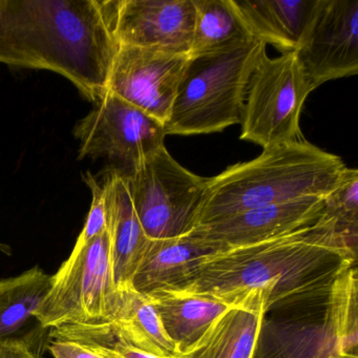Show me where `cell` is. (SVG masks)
Masks as SVG:
<instances>
[{"mask_svg": "<svg viewBox=\"0 0 358 358\" xmlns=\"http://www.w3.org/2000/svg\"><path fill=\"white\" fill-rule=\"evenodd\" d=\"M265 315L248 308H229L177 358H252Z\"/></svg>", "mask_w": 358, "mask_h": 358, "instance_id": "cell-19", "label": "cell"}, {"mask_svg": "<svg viewBox=\"0 0 358 358\" xmlns=\"http://www.w3.org/2000/svg\"><path fill=\"white\" fill-rule=\"evenodd\" d=\"M102 5L119 45L189 54L194 0H118Z\"/></svg>", "mask_w": 358, "mask_h": 358, "instance_id": "cell-12", "label": "cell"}, {"mask_svg": "<svg viewBox=\"0 0 358 358\" xmlns=\"http://www.w3.org/2000/svg\"><path fill=\"white\" fill-rule=\"evenodd\" d=\"M127 181L144 232L158 240L185 236L194 227L209 178L184 169L164 146Z\"/></svg>", "mask_w": 358, "mask_h": 358, "instance_id": "cell-8", "label": "cell"}, {"mask_svg": "<svg viewBox=\"0 0 358 358\" xmlns=\"http://www.w3.org/2000/svg\"><path fill=\"white\" fill-rule=\"evenodd\" d=\"M108 324L116 336L137 349L161 357L180 355L148 295L133 286L117 290Z\"/></svg>", "mask_w": 358, "mask_h": 358, "instance_id": "cell-17", "label": "cell"}, {"mask_svg": "<svg viewBox=\"0 0 358 358\" xmlns=\"http://www.w3.org/2000/svg\"><path fill=\"white\" fill-rule=\"evenodd\" d=\"M357 284L352 266L328 296L266 314L252 358H358Z\"/></svg>", "mask_w": 358, "mask_h": 358, "instance_id": "cell-5", "label": "cell"}, {"mask_svg": "<svg viewBox=\"0 0 358 358\" xmlns=\"http://www.w3.org/2000/svg\"><path fill=\"white\" fill-rule=\"evenodd\" d=\"M10 250H11V249H10V247L7 246V245L0 244V252L8 253V255H9Z\"/></svg>", "mask_w": 358, "mask_h": 358, "instance_id": "cell-26", "label": "cell"}, {"mask_svg": "<svg viewBox=\"0 0 358 358\" xmlns=\"http://www.w3.org/2000/svg\"><path fill=\"white\" fill-rule=\"evenodd\" d=\"M356 259L357 248L320 215L294 231L205 255L182 290L268 314L328 296Z\"/></svg>", "mask_w": 358, "mask_h": 358, "instance_id": "cell-1", "label": "cell"}, {"mask_svg": "<svg viewBox=\"0 0 358 358\" xmlns=\"http://www.w3.org/2000/svg\"><path fill=\"white\" fill-rule=\"evenodd\" d=\"M97 0H0V62L57 73L90 101L106 91L118 50Z\"/></svg>", "mask_w": 358, "mask_h": 358, "instance_id": "cell-2", "label": "cell"}, {"mask_svg": "<svg viewBox=\"0 0 358 358\" xmlns=\"http://www.w3.org/2000/svg\"><path fill=\"white\" fill-rule=\"evenodd\" d=\"M189 59L159 48L119 45L106 91L165 125Z\"/></svg>", "mask_w": 358, "mask_h": 358, "instance_id": "cell-11", "label": "cell"}, {"mask_svg": "<svg viewBox=\"0 0 358 358\" xmlns=\"http://www.w3.org/2000/svg\"><path fill=\"white\" fill-rule=\"evenodd\" d=\"M94 103L73 131L80 142L78 159H103L106 171L129 179L144 161L164 148V124L108 91Z\"/></svg>", "mask_w": 358, "mask_h": 358, "instance_id": "cell-7", "label": "cell"}, {"mask_svg": "<svg viewBox=\"0 0 358 358\" xmlns=\"http://www.w3.org/2000/svg\"><path fill=\"white\" fill-rule=\"evenodd\" d=\"M49 350L54 358H106L80 341L53 338Z\"/></svg>", "mask_w": 358, "mask_h": 358, "instance_id": "cell-24", "label": "cell"}, {"mask_svg": "<svg viewBox=\"0 0 358 358\" xmlns=\"http://www.w3.org/2000/svg\"><path fill=\"white\" fill-rule=\"evenodd\" d=\"M266 47L251 37L190 57L164 125L166 136L219 133L241 124L251 77Z\"/></svg>", "mask_w": 358, "mask_h": 358, "instance_id": "cell-4", "label": "cell"}, {"mask_svg": "<svg viewBox=\"0 0 358 358\" xmlns=\"http://www.w3.org/2000/svg\"><path fill=\"white\" fill-rule=\"evenodd\" d=\"M208 253L200 242L187 234L150 240L131 286L145 295L184 288L202 257Z\"/></svg>", "mask_w": 358, "mask_h": 358, "instance_id": "cell-16", "label": "cell"}, {"mask_svg": "<svg viewBox=\"0 0 358 358\" xmlns=\"http://www.w3.org/2000/svg\"><path fill=\"white\" fill-rule=\"evenodd\" d=\"M116 293L106 229L83 246L74 247L52 275L51 288L34 317L45 329L108 324Z\"/></svg>", "mask_w": 358, "mask_h": 358, "instance_id": "cell-6", "label": "cell"}, {"mask_svg": "<svg viewBox=\"0 0 358 358\" xmlns=\"http://www.w3.org/2000/svg\"><path fill=\"white\" fill-rule=\"evenodd\" d=\"M322 215L332 221L336 231L357 248V169H347L338 185L324 196Z\"/></svg>", "mask_w": 358, "mask_h": 358, "instance_id": "cell-22", "label": "cell"}, {"mask_svg": "<svg viewBox=\"0 0 358 358\" xmlns=\"http://www.w3.org/2000/svg\"><path fill=\"white\" fill-rule=\"evenodd\" d=\"M0 358H41L26 341L18 338L0 343Z\"/></svg>", "mask_w": 358, "mask_h": 358, "instance_id": "cell-25", "label": "cell"}, {"mask_svg": "<svg viewBox=\"0 0 358 358\" xmlns=\"http://www.w3.org/2000/svg\"><path fill=\"white\" fill-rule=\"evenodd\" d=\"M312 92L294 52L266 54L251 77L241 139L263 150L301 139V110Z\"/></svg>", "mask_w": 358, "mask_h": 358, "instance_id": "cell-9", "label": "cell"}, {"mask_svg": "<svg viewBox=\"0 0 358 358\" xmlns=\"http://www.w3.org/2000/svg\"><path fill=\"white\" fill-rule=\"evenodd\" d=\"M194 9L190 57L219 51L252 37L231 0H194Z\"/></svg>", "mask_w": 358, "mask_h": 358, "instance_id": "cell-21", "label": "cell"}, {"mask_svg": "<svg viewBox=\"0 0 358 358\" xmlns=\"http://www.w3.org/2000/svg\"><path fill=\"white\" fill-rule=\"evenodd\" d=\"M102 184L106 190L113 280L117 290H121L131 286L150 238L138 219L127 179L106 171Z\"/></svg>", "mask_w": 358, "mask_h": 358, "instance_id": "cell-14", "label": "cell"}, {"mask_svg": "<svg viewBox=\"0 0 358 358\" xmlns=\"http://www.w3.org/2000/svg\"><path fill=\"white\" fill-rule=\"evenodd\" d=\"M347 169L341 157L303 138L265 148L257 158L209 178L194 227L249 209L305 196L324 198L338 185Z\"/></svg>", "mask_w": 358, "mask_h": 358, "instance_id": "cell-3", "label": "cell"}, {"mask_svg": "<svg viewBox=\"0 0 358 358\" xmlns=\"http://www.w3.org/2000/svg\"><path fill=\"white\" fill-rule=\"evenodd\" d=\"M322 196H305L201 224L187 236L200 242L210 253L247 246L313 224L322 215Z\"/></svg>", "mask_w": 358, "mask_h": 358, "instance_id": "cell-13", "label": "cell"}, {"mask_svg": "<svg viewBox=\"0 0 358 358\" xmlns=\"http://www.w3.org/2000/svg\"><path fill=\"white\" fill-rule=\"evenodd\" d=\"M249 34L284 53L296 51L316 0H231Z\"/></svg>", "mask_w": 358, "mask_h": 358, "instance_id": "cell-15", "label": "cell"}, {"mask_svg": "<svg viewBox=\"0 0 358 358\" xmlns=\"http://www.w3.org/2000/svg\"><path fill=\"white\" fill-rule=\"evenodd\" d=\"M83 180L92 192V204L87 215L85 227L77 238L74 247H81L108 229V213H106V190L103 184L90 171L83 173Z\"/></svg>", "mask_w": 358, "mask_h": 358, "instance_id": "cell-23", "label": "cell"}, {"mask_svg": "<svg viewBox=\"0 0 358 358\" xmlns=\"http://www.w3.org/2000/svg\"><path fill=\"white\" fill-rule=\"evenodd\" d=\"M51 285L52 275L38 266L0 280V343L15 338L18 331L34 317Z\"/></svg>", "mask_w": 358, "mask_h": 358, "instance_id": "cell-20", "label": "cell"}, {"mask_svg": "<svg viewBox=\"0 0 358 358\" xmlns=\"http://www.w3.org/2000/svg\"><path fill=\"white\" fill-rule=\"evenodd\" d=\"M312 91L358 73V0H316L296 51Z\"/></svg>", "mask_w": 358, "mask_h": 358, "instance_id": "cell-10", "label": "cell"}, {"mask_svg": "<svg viewBox=\"0 0 358 358\" xmlns=\"http://www.w3.org/2000/svg\"><path fill=\"white\" fill-rule=\"evenodd\" d=\"M148 297L180 354L198 341L217 316L231 308L215 297L182 289L156 291Z\"/></svg>", "mask_w": 358, "mask_h": 358, "instance_id": "cell-18", "label": "cell"}]
</instances>
